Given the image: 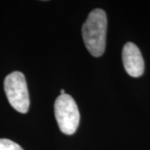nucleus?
<instances>
[{
  "label": "nucleus",
  "mask_w": 150,
  "mask_h": 150,
  "mask_svg": "<svg viewBox=\"0 0 150 150\" xmlns=\"http://www.w3.org/2000/svg\"><path fill=\"white\" fill-rule=\"evenodd\" d=\"M107 16L103 9H93L82 27L83 39L88 51L93 57L104 53L107 33Z\"/></svg>",
  "instance_id": "obj_1"
},
{
  "label": "nucleus",
  "mask_w": 150,
  "mask_h": 150,
  "mask_svg": "<svg viewBox=\"0 0 150 150\" xmlns=\"http://www.w3.org/2000/svg\"><path fill=\"white\" fill-rule=\"evenodd\" d=\"M54 113L61 132L67 135L74 134L80 119L74 99L69 94H60L55 100Z\"/></svg>",
  "instance_id": "obj_2"
},
{
  "label": "nucleus",
  "mask_w": 150,
  "mask_h": 150,
  "mask_svg": "<svg viewBox=\"0 0 150 150\" xmlns=\"http://www.w3.org/2000/svg\"><path fill=\"white\" fill-rule=\"evenodd\" d=\"M4 91L11 104L18 112L25 113L29 108V94L27 83L23 73L15 71L4 79Z\"/></svg>",
  "instance_id": "obj_3"
},
{
  "label": "nucleus",
  "mask_w": 150,
  "mask_h": 150,
  "mask_svg": "<svg viewBox=\"0 0 150 150\" xmlns=\"http://www.w3.org/2000/svg\"><path fill=\"white\" fill-rule=\"evenodd\" d=\"M124 69L128 74L134 78H138L144 72V61L139 48L134 43H127L122 53Z\"/></svg>",
  "instance_id": "obj_4"
},
{
  "label": "nucleus",
  "mask_w": 150,
  "mask_h": 150,
  "mask_svg": "<svg viewBox=\"0 0 150 150\" xmlns=\"http://www.w3.org/2000/svg\"><path fill=\"white\" fill-rule=\"evenodd\" d=\"M0 150H23L20 145L10 139H0Z\"/></svg>",
  "instance_id": "obj_5"
},
{
  "label": "nucleus",
  "mask_w": 150,
  "mask_h": 150,
  "mask_svg": "<svg viewBox=\"0 0 150 150\" xmlns=\"http://www.w3.org/2000/svg\"><path fill=\"white\" fill-rule=\"evenodd\" d=\"M60 93L61 94H65V91L64 89H61V91H60Z\"/></svg>",
  "instance_id": "obj_6"
}]
</instances>
